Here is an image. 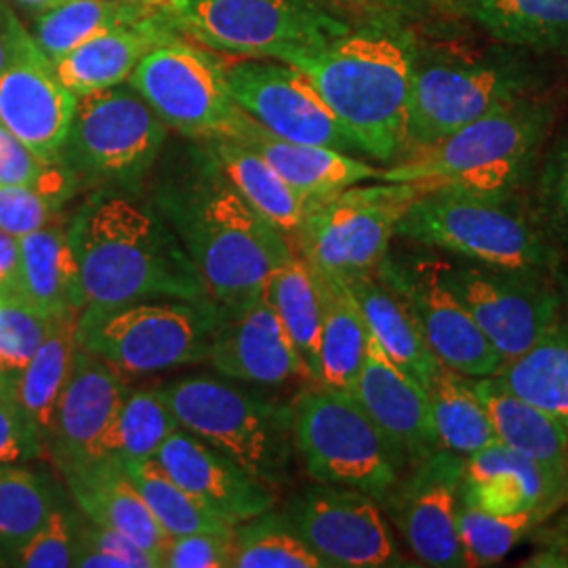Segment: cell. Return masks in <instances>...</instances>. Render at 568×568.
I'll return each mask as SVG.
<instances>
[{"label": "cell", "mask_w": 568, "mask_h": 568, "mask_svg": "<svg viewBox=\"0 0 568 568\" xmlns=\"http://www.w3.org/2000/svg\"><path fill=\"white\" fill-rule=\"evenodd\" d=\"M133 2H143V4H150V7H166V4H171V0H133Z\"/></svg>", "instance_id": "6f0895ef"}, {"label": "cell", "mask_w": 568, "mask_h": 568, "mask_svg": "<svg viewBox=\"0 0 568 568\" xmlns=\"http://www.w3.org/2000/svg\"><path fill=\"white\" fill-rule=\"evenodd\" d=\"M230 568H326L284 514L272 509L232 527Z\"/></svg>", "instance_id": "60d3db41"}, {"label": "cell", "mask_w": 568, "mask_h": 568, "mask_svg": "<svg viewBox=\"0 0 568 568\" xmlns=\"http://www.w3.org/2000/svg\"><path fill=\"white\" fill-rule=\"evenodd\" d=\"M206 361L227 379L244 384L283 386L293 379L312 384L265 293L241 310H222Z\"/></svg>", "instance_id": "ffe728a7"}, {"label": "cell", "mask_w": 568, "mask_h": 568, "mask_svg": "<svg viewBox=\"0 0 568 568\" xmlns=\"http://www.w3.org/2000/svg\"><path fill=\"white\" fill-rule=\"evenodd\" d=\"M49 326L51 318L30 305L0 302V389L18 392L21 375L44 342Z\"/></svg>", "instance_id": "ee69618b"}, {"label": "cell", "mask_w": 568, "mask_h": 568, "mask_svg": "<svg viewBox=\"0 0 568 568\" xmlns=\"http://www.w3.org/2000/svg\"><path fill=\"white\" fill-rule=\"evenodd\" d=\"M163 7L133 0H63L32 20V39L49 60H58L108 30L143 20Z\"/></svg>", "instance_id": "8d00e7d4"}, {"label": "cell", "mask_w": 568, "mask_h": 568, "mask_svg": "<svg viewBox=\"0 0 568 568\" xmlns=\"http://www.w3.org/2000/svg\"><path fill=\"white\" fill-rule=\"evenodd\" d=\"M466 457L438 448L408 469L387 495V508L410 554L427 567H466L457 528Z\"/></svg>", "instance_id": "ac0fdd59"}, {"label": "cell", "mask_w": 568, "mask_h": 568, "mask_svg": "<svg viewBox=\"0 0 568 568\" xmlns=\"http://www.w3.org/2000/svg\"><path fill=\"white\" fill-rule=\"evenodd\" d=\"M81 518L60 497L42 527L21 546L11 560V567L68 568L74 562Z\"/></svg>", "instance_id": "bcb514c9"}, {"label": "cell", "mask_w": 568, "mask_h": 568, "mask_svg": "<svg viewBox=\"0 0 568 568\" xmlns=\"http://www.w3.org/2000/svg\"><path fill=\"white\" fill-rule=\"evenodd\" d=\"M424 389L440 447L467 457L497 443L487 408L476 396L469 377L438 363Z\"/></svg>", "instance_id": "74e56055"}, {"label": "cell", "mask_w": 568, "mask_h": 568, "mask_svg": "<svg viewBox=\"0 0 568 568\" xmlns=\"http://www.w3.org/2000/svg\"><path fill=\"white\" fill-rule=\"evenodd\" d=\"M77 103L53 61L11 13L9 60L0 72V124L44 161L61 163Z\"/></svg>", "instance_id": "e0dca14e"}, {"label": "cell", "mask_w": 568, "mask_h": 568, "mask_svg": "<svg viewBox=\"0 0 568 568\" xmlns=\"http://www.w3.org/2000/svg\"><path fill=\"white\" fill-rule=\"evenodd\" d=\"M154 459L203 508L230 527L265 514L276 504L274 490L185 427H178L164 440Z\"/></svg>", "instance_id": "7402d4cb"}, {"label": "cell", "mask_w": 568, "mask_h": 568, "mask_svg": "<svg viewBox=\"0 0 568 568\" xmlns=\"http://www.w3.org/2000/svg\"><path fill=\"white\" fill-rule=\"evenodd\" d=\"M0 302H21L20 239L0 230Z\"/></svg>", "instance_id": "f5cc1de1"}, {"label": "cell", "mask_w": 568, "mask_h": 568, "mask_svg": "<svg viewBox=\"0 0 568 568\" xmlns=\"http://www.w3.org/2000/svg\"><path fill=\"white\" fill-rule=\"evenodd\" d=\"M291 406L293 447L314 483L386 499L403 467L352 392L312 386Z\"/></svg>", "instance_id": "9c48e42d"}, {"label": "cell", "mask_w": 568, "mask_h": 568, "mask_svg": "<svg viewBox=\"0 0 568 568\" xmlns=\"http://www.w3.org/2000/svg\"><path fill=\"white\" fill-rule=\"evenodd\" d=\"M535 82L532 63L518 53L455 42L417 44L408 98V148L436 142L504 103L535 93Z\"/></svg>", "instance_id": "5b68a950"}, {"label": "cell", "mask_w": 568, "mask_h": 568, "mask_svg": "<svg viewBox=\"0 0 568 568\" xmlns=\"http://www.w3.org/2000/svg\"><path fill=\"white\" fill-rule=\"evenodd\" d=\"M126 396L124 375L79 347L47 440V455L58 469L95 459L103 434L112 426Z\"/></svg>", "instance_id": "603a6c76"}, {"label": "cell", "mask_w": 568, "mask_h": 568, "mask_svg": "<svg viewBox=\"0 0 568 568\" xmlns=\"http://www.w3.org/2000/svg\"><path fill=\"white\" fill-rule=\"evenodd\" d=\"M549 190H551L554 203L558 206L560 215L565 217L568 225V148L560 154L558 163L554 164Z\"/></svg>", "instance_id": "db71d44e"}, {"label": "cell", "mask_w": 568, "mask_h": 568, "mask_svg": "<svg viewBox=\"0 0 568 568\" xmlns=\"http://www.w3.org/2000/svg\"><path fill=\"white\" fill-rule=\"evenodd\" d=\"M352 185L305 211L295 244L316 272L349 278L377 270L389 253L396 225L424 192L408 183Z\"/></svg>", "instance_id": "8fae6325"}, {"label": "cell", "mask_w": 568, "mask_h": 568, "mask_svg": "<svg viewBox=\"0 0 568 568\" xmlns=\"http://www.w3.org/2000/svg\"><path fill=\"white\" fill-rule=\"evenodd\" d=\"M55 480L18 464L0 466V562L11 567L13 554L42 527L60 501Z\"/></svg>", "instance_id": "f35d334b"}, {"label": "cell", "mask_w": 568, "mask_h": 568, "mask_svg": "<svg viewBox=\"0 0 568 568\" xmlns=\"http://www.w3.org/2000/svg\"><path fill=\"white\" fill-rule=\"evenodd\" d=\"M0 567H2V562H0Z\"/></svg>", "instance_id": "91938a15"}, {"label": "cell", "mask_w": 568, "mask_h": 568, "mask_svg": "<svg viewBox=\"0 0 568 568\" xmlns=\"http://www.w3.org/2000/svg\"><path fill=\"white\" fill-rule=\"evenodd\" d=\"M68 203L28 185H0V230L21 239L55 222Z\"/></svg>", "instance_id": "c3c4849f"}, {"label": "cell", "mask_w": 568, "mask_h": 568, "mask_svg": "<svg viewBox=\"0 0 568 568\" xmlns=\"http://www.w3.org/2000/svg\"><path fill=\"white\" fill-rule=\"evenodd\" d=\"M4 2H9V4L18 7L20 11H26V13L37 16V13H41V11H47V9L55 7V4H60L63 0H4Z\"/></svg>", "instance_id": "9f6ffc18"}, {"label": "cell", "mask_w": 568, "mask_h": 568, "mask_svg": "<svg viewBox=\"0 0 568 568\" xmlns=\"http://www.w3.org/2000/svg\"><path fill=\"white\" fill-rule=\"evenodd\" d=\"M225 79L234 102L267 133L286 142L361 152L304 70L284 61L244 58L225 63Z\"/></svg>", "instance_id": "2e32d148"}, {"label": "cell", "mask_w": 568, "mask_h": 568, "mask_svg": "<svg viewBox=\"0 0 568 568\" xmlns=\"http://www.w3.org/2000/svg\"><path fill=\"white\" fill-rule=\"evenodd\" d=\"M77 183L65 164L44 161L0 124V185H28L68 201Z\"/></svg>", "instance_id": "f6af8a7d"}, {"label": "cell", "mask_w": 568, "mask_h": 568, "mask_svg": "<svg viewBox=\"0 0 568 568\" xmlns=\"http://www.w3.org/2000/svg\"><path fill=\"white\" fill-rule=\"evenodd\" d=\"M495 377L568 427V321L549 326L528 349L504 363Z\"/></svg>", "instance_id": "d590c367"}, {"label": "cell", "mask_w": 568, "mask_h": 568, "mask_svg": "<svg viewBox=\"0 0 568 568\" xmlns=\"http://www.w3.org/2000/svg\"><path fill=\"white\" fill-rule=\"evenodd\" d=\"M129 87L166 126L194 140H236L251 119L230 93L224 61L180 34L148 51Z\"/></svg>", "instance_id": "7c38bea8"}, {"label": "cell", "mask_w": 568, "mask_h": 568, "mask_svg": "<svg viewBox=\"0 0 568 568\" xmlns=\"http://www.w3.org/2000/svg\"><path fill=\"white\" fill-rule=\"evenodd\" d=\"M11 9L0 0V72L9 60V21H11Z\"/></svg>", "instance_id": "11a10c76"}, {"label": "cell", "mask_w": 568, "mask_h": 568, "mask_svg": "<svg viewBox=\"0 0 568 568\" xmlns=\"http://www.w3.org/2000/svg\"><path fill=\"white\" fill-rule=\"evenodd\" d=\"M440 274L504 363L523 354L560 321V295L541 272L462 260L459 264L440 262Z\"/></svg>", "instance_id": "5bb4252c"}, {"label": "cell", "mask_w": 568, "mask_h": 568, "mask_svg": "<svg viewBox=\"0 0 568 568\" xmlns=\"http://www.w3.org/2000/svg\"><path fill=\"white\" fill-rule=\"evenodd\" d=\"M47 457L44 440L13 392L0 389V466L30 464Z\"/></svg>", "instance_id": "681fc988"}, {"label": "cell", "mask_w": 568, "mask_h": 568, "mask_svg": "<svg viewBox=\"0 0 568 568\" xmlns=\"http://www.w3.org/2000/svg\"><path fill=\"white\" fill-rule=\"evenodd\" d=\"M316 276L323 300L321 377L316 386L352 392L365 365L371 331L344 278L321 272Z\"/></svg>", "instance_id": "d6a6232c"}, {"label": "cell", "mask_w": 568, "mask_h": 568, "mask_svg": "<svg viewBox=\"0 0 568 568\" xmlns=\"http://www.w3.org/2000/svg\"><path fill=\"white\" fill-rule=\"evenodd\" d=\"M363 310L371 337L386 352L387 358L406 375L426 387L438 358L427 347L405 295L387 281L382 270L345 278Z\"/></svg>", "instance_id": "83f0119b"}, {"label": "cell", "mask_w": 568, "mask_h": 568, "mask_svg": "<svg viewBox=\"0 0 568 568\" xmlns=\"http://www.w3.org/2000/svg\"><path fill=\"white\" fill-rule=\"evenodd\" d=\"M352 396L379 427L403 471L443 448L432 424L426 389L394 365L373 337Z\"/></svg>", "instance_id": "44dd1931"}, {"label": "cell", "mask_w": 568, "mask_h": 568, "mask_svg": "<svg viewBox=\"0 0 568 568\" xmlns=\"http://www.w3.org/2000/svg\"><path fill=\"white\" fill-rule=\"evenodd\" d=\"M347 4L365 11L375 20L400 21L417 20L434 13L443 0H345Z\"/></svg>", "instance_id": "816d5d0a"}, {"label": "cell", "mask_w": 568, "mask_h": 568, "mask_svg": "<svg viewBox=\"0 0 568 568\" xmlns=\"http://www.w3.org/2000/svg\"><path fill=\"white\" fill-rule=\"evenodd\" d=\"M178 427L182 426L159 387L129 392L112 426L103 434L95 459L121 464L152 459Z\"/></svg>", "instance_id": "ab89813d"}, {"label": "cell", "mask_w": 568, "mask_h": 568, "mask_svg": "<svg viewBox=\"0 0 568 568\" xmlns=\"http://www.w3.org/2000/svg\"><path fill=\"white\" fill-rule=\"evenodd\" d=\"M178 37V28L166 9L143 20L108 30L53 61L60 81L77 95H89L124 84L138 63L156 44Z\"/></svg>", "instance_id": "484cf974"}, {"label": "cell", "mask_w": 568, "mask_h": 568, "mask_svg": "<svg viewBox=\"0 0 568 568\" xmlns=\"http://www.w3.org/2000/svg\"><path fill=\"white\" fill-rule=\"evenodd\" d=\"M166 124L131 87L82 95L61 163L77 182L133 183L159 159Z\"/></svg>", "instance_id": "4fadbf2b"}, {"label": "cell", "mask_w": 568, "mask_h": 568, "mask_svg": "<svg viewBox=\"0 0 568 568\" xmlns=\"http://www.w3.org/2000/svg\"><path fill=\"white\" fill-rule=\"evenodd\" d=\"M126 476L142 495L145 506L156 523L171 535H190L201 530H224L230 528L215 514L203 508L182 485H178L154 457L142 462L122 464Z\"/></svg>", "instance_id": "b9f144b4"}, {"label": "cell", "mask_w": 568, "mask_h": 568, "mask_svg": "<svg viewBox=\"0 0 568 568\" xmlns=\"http://www.w3.org/2000/svg\"><path fill=\"white\" fill-rule=\"evenodd\" d=\"M288 525L325 567H403V554L377 501L354 488H305L284 509Z\"/></svg>", "instance_id": "9a60e30c"}, {"label": "cell", "mask_w": 568, "mask_h": 568, "mask_svg": "<svg viewBox=\"0 0 568 568\" xmlns=\"http://www.w3.org/2000/svg\"><path fill=\"white\" fill-rule=\"evenodd\" d=\"M70 234L79 260L82 310L213 300L173 227L150 206L122 196L95 201L77 215Z\"/></svg>", "instance_id": "7a4b0ae2"}, {"label": "cell", "mask_w": 568, "mask_h": 568, "mask_svg": "<svg viewBox=\"0 0 568 568\" xmlns=\"http://www.w3.org/2000/svg\"><path fill=\"white\" fill-rule=\"evenodd\" d=\"M60 471L84 518L126 535L161 567L171 535L156 523L121 462L91 459Z\"/></svg>", "instance_id": "d4e9b609"}, {"label": "cell", "mask_w": 568, "mask_h": 568, "mask_svg": "<svg viewBox=\"0 0 568 568\" xmlns=\"http://www.w3.org/2000/svg\"><path fill=\"white\" fill-rule=\"evenodd\" d=\"M234 142L244 143L262 154L284 182L300 196H304L307 206L325 201L333 194H339L352 185L379 180L382 173V169H375L335 148L281 140L267 133L253 119L246 121L241 135Z\"/></svg>", "instance_id": "4316f807"}, {"label": "cell", "mask_w": 568, "mask_h": 568, "mask_svg": "<svg viewBox=\"0 0 568 568\" xmlns=\"http://www.w3.org/2000/svg\"><path fill=\"white\" fill-rule=\"evenodd\" d=\"M469 382L487 408L497 440L548 467L568 488V427L511 394L495 375L469 377Z\"/></svg>", "instance_id": "f1b7e54d"}, {"label": "cell", "mask_w": 568, "mask_h": 568, "mask_svg": "<svg viewBox=\"0 0 568 568\" xmlns=\"http://www.w3.org/2000/svg\"><path fill=\"white\" fill-rule=\"evenodd\" d=\"M222 307L211 302L154 300L79 314V347L121 375H150L209 356Z\"/></svg>", "instance_id": "ba28073f"}, {"label": "cell", "mask_w": 568, "mask_h": 568, "mask_svg": "<svg viewBox=\"0 0 568 568\" xmlns=\"http://www.w3.org/2000/svg\"><path fill=\"white\" fill-rule=\"evenodd\" d=\"M156 211L224 312L262 297L272 272L295 255L293 244L246 204L206 150L194 171L159 190Z\"/></svg>", "instance_id": "6da1fadb"}, {"label": "cell", "mask_w": 568, "mask_h": 568, "mask_svg": "<svg viewBox=\"0 0 568 568\" xmlns=\"http://www.w3.org/2000/svg\"><path fill=\"white\" fill-rule=\"evenodd\" d=\"M264 293L302 358L312 386H316L321 377L323 300L314 267L302 255H291L272 272Z\"/></svg>", "instance_id": "836d02e7"}, {"label": "cell", "mask_w": 568, "mask_h": 568, "mask_svg": "<svg viewBox=\"0 0 568 568\" xmlns=\"http://www.w3.org/2000/svg\"><path fill=\"white\" fill-rule=\"evenodd\" d=\"M180 426L222 450L270 490L288 483L293 462V406L190 377L159 387Z\"/></svg>", "instance_id": "8992f818"}, {"label": "cell", "mask_w": 568, "mask_h": 568, "mask_svg": "<svg viewBox=\"0 0 568 568\" xmlns=\"http://www.w3.org/2000/svg\"><path fill=\"white\" fill-rule=\"evenodd\" d=\"M72 567L159 568V565L126 535L114 528L100 527L87 518L81 523Z\"/></svg>", "instance_id": "7dc6e473"}, {"label": "cell", "mask_w": 568, "mask_h": 568, "mask_svg": "<svg viewBox=\"0 0 568 568\" xmlns=\"http://www.w3.org/2000/svg\"><path fill=\"white\" fill-rule=\"evenodd\" d=\"M204 150L246 204L274 225L288 243H295L307 211L304 196L284 182L262 154L244 143L211 140Z\"/></svg>", "instance_id": "4dcf8cb0"}, {"label": "cell", "mask_w": 568, "mask_h": 568, "mask_svg": "<svg viewBox=\"0 0 568 568\" xmlns=\"http://www.w3.org/2000/svg\"><path fill=\"white\" fill-rule=\"evenodd\" d=\"M506 201L457 192L422 194L400 217L396 236L443 248L474 264L523 272L548 270V241Z\"/></svg>", "instance_id": "30bf717a"}, {"label": "cell", "mask_w": 568, "mask_h": 568, "mask_svg": "<svg viewBox=\"0 0 568 568\" xmlns=\"http://www.w3.org/2000/svg\"><path fill=\"white\" fill-rule=\"evenodd\" d=\"M21 302L55 318L81 312L79 260L70 225L51 222L20 239Z\"/></svg>", "instance_id": "f546056e"}, {"label": "cell", "mask_w": 568, "mask_h": 568, "mask_svg": "<svg viewBox=\"0 0 568 568\" xmlns=\"http://www.w3.org/2000/svg\"><path fill=\"white\" fill-rule=\"evenodd\" d=\"M448 4L501 44L568 53V0H448Z\"/></svg>", "instance_id": "1f68e13d"}, {"label": "cell", "mask_w": 568, "mask_h": 568, "mask_svg": "<svg viewBox=\"0 0 568 568\" xmlns=\"http://www.w3.org/2000/svg\"><path fill=\"white\" fill-rule=\"evenodd\" d=\"M164 9L196 44L251 60L288 63L352 30L328 0H171Z\"/></svg>", "instance_id": "52a82bcc"}, {"label": "cell", "mask_w": 568, "mask_h": 568, "mask_svg": "<svg viewBox=\"0 0 568 568\" xmlns=\"http://www.w3.org/2000/svg\"><path fill=\"white\" fill-rule=\"evenodd\" d=\"M232 527L224 530H201L171 537L164 549L163 568H230Z\"/></svg>", "instance_id": "f907efd6"}, {"label": "cell", "mask_w": 568, "mask_h": 568, "mask_svg": "<svg viewBox=\"0 0 568 568\" xmlns=\"http://www.w3.org/2000/svg\"><path fill=\"white\" fill-rule=\"evenodd\" d=\"M568 488L548 467L499 440L466 457L462 501L497 516L535 514L541 518L565 501Z\"/></svg>", "instance_id": "cb8c5ba5"}, {"label": "cell", "mask_w": 568, "mask_h": 568, "mask_svg": "<svg viewBox=\"0 0 568 568\" xmlns=\"http://www.w3.org/2000/svg\"><path fill=\"white\" fill-rule=\"evenodd\" d=\"M415 51L405 23L373 20L288 63L310 77L363 154L389 163L408 148Z\"/></svg>", "instance_id": "3957f363"}, {"label": "cell", "mask_w": 568, "mask_h": 568, "mask_svg": "<svg viewBox=\"0 0 568 568\" xmlns=\"http://www.w3.org/2000/svg\"><path fill=\"white\" fill-rule=\"evenodd\" d=\"M79 314L81 312H68L51 318L49 333L28 368L23 371L16 392L21 408L39 429L44 447L53 429L61 392L68 384L77 361Z\"/></svg>", "instance_id": "e575fe53"}, {"label": "cell", "mask_w": 568, "mask_h": 568, "mask_svg": "<svg viewBox=\"0 0 568 568\" xmlns=\"http://www.w3.org/2000/svg\"><path fill=\"white\" fill-rule=\"evenodd\" d=\"M562 295H565V304H567L568 314V281H565V286H562Z\"/></svg>", "instance_id": "680465c9"}, {"label": "cell", "mask_w": 568, "mask_h": 568, "mask_svg": "<svg viewBox=\"0 0 568 568\" xmlns=\"http://www.w3.org/2000/svg\"><path fill=\"white\" fill-rule=\"evenodd\" d=\"M551 124V105L528 93L436 142L410 145L379 180L419 192L508 199L527 178Z\"/></svg>", "instance_id": "277c9868"}, {"label": "cell", "mask_w": 568, "mask_h": 568, "mask_svg": "<svg viewBox=\"0 0 568 568\" xmlns=\"http://www.w3.org/2000/svg\"><path fill=\"white\" fill-rule=\"evenodd\" d=\"M537 520L539 516L535 514L497 516L459 501L457 528L466 567H490L501 562Z\"/></svg>", "instance_id": "7bdbcfd3"}, {"label": "cell", "mask_w": 568, "mask_h": 568, "mask_svg": "<svg viewBox=\"0 0 568 568\" xmlns=\"http://www.w3.org/2000/svg\"><path fill=\"white\" fill-rule=\"evenodd\" d=\"M379 270L405 295L438 363L466 377H490L501 368L504 361L497 349L443 281L440 262L424 260L403 265L389 260L387 253Z\"/></svg>", "instance_id": "d6986e66"}]
</instances>
